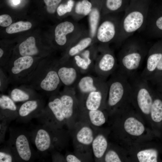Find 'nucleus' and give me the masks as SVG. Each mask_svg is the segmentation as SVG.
<instances>
[{
    "label": "nucleus",
    "instance_id": "f257e3e1",
    "mask_svg": "<svg viewBox=\"0 0 162 162\" xmlns=\"http://www.w3.org/2000/svg\"><path fill=\"white\" fill-rule=\"evenodd\" d=\"M58 62L53 58L42 59L28 79L22 85L49 97L58 94L62 85L57 70Z\"/></svg>",
    "mask_w": 162,
    "mask_h": 162
},
{
    "label": "nucleus",
    "instance_id": "f03ea898",
    "mask_svg": "<svg viewBox=\"0 0 162 162\" xmlns=\"http://www.w3.org/2000/svg\"><path fill=\"white\" fill-rule=\"evenodd\" d=\"M69 130L56 129L42 124L32 132L31 139L38 151L42 153L60 151L68 144Z\"/></svg>",
    "mask_w": 162,
    "mask_h": 162
},
{
    "label": "nucleus",
    "instance_id": "7ed1b4c3",
    "mask_svg": "<svg viewBox=\"0 0 162 162\" xmlns=\"http://www.w3.org/2000/svg\"><path fill=\"white\" fill-rule=\"evenodd\" d=\"M148 51L146 45L140 41L126 42L118 55V69L128 78L136 75Z\"/></svg>",
    "mask_w": 162,
    "mask_h": 162
},
{
    "label": "nucleus",
    "instance_id": "20e7f679",
    "mask_svg": "<svg viewBox=\"0 0 162 162\" xmlns=\"http://www.w3.org/2000/svg\"><path fill=\"white\" fill-rule=\"evenodd\" d=\"M97 128L77 120L69 131L72 139L74 153L82 162L90 161L93 159L92 144Z\"/></svg>",
    "mask_w": 162,
    "mask_h": 162
},
{
    "label": "nucleus",
    "instance_id": "39448f33",
    "mask_svg": "<svg viewBox=\"0 0 162 162\" xmlns=\"http://www.w3.org/2000/svg\"><path fill=\"white\" fill-rule=\"evenodd\" d=\"M41 59L40 57L21 56L10 59L3 68L8 76L10 83L16 86L24 83Z\"/></svg>",
    "mask_w": 162,
    "mask_h": 162
},
{
    "label": "nucleus",
    "instance_id": "423d86ee",
    "mask_svg": "<svg viewBox=\"0 0 162 162\" xmlns=\"http://www.w3.org/2000/svg\"><path fill=\"white\" fill-rule=\"evenodd\" d=\"M107 81L108 90L105 108L115 109L125 96H131L132 88L128 77L118 68Z\"/></svg>",
    "mask_w": 162,
    "mask_h": 162
},
{
    "label": "nucleus",
    "instance_id": "0eeeda50",
    "mask_svg": "<svg viewBox=\"0 0 162 162\" xmlns=\"http://www.w3.org/2000/svg\"><path fill=\"white\" fill-rule=\"evenodd\" d=\"M118 13L101 15L94 38V44L109 45L113 42L116 43L122 19Z\"/></svg>",
    "mask_w": 162,
    "mask_h": 162
},
{
    "label": "nucleus",
    "instance_id": "6e6552de",
    "mask_svg": "<svg viewBox=\"0 0 162 162\" xmlns=\"http://www.w3.org/2000/svg\"><path fill=\"white\" fill-rule=\"evenodd\" d=\"M29 136L22 130L10 131L7 145L11 149L16 161H30L35 158V153L31 144Z\"/></svg>",
    "mask_w": 162,
    "mask_h": 162
},
{
    "label": "nucleus",
    "instance_id": "1a4fd4ad",
    "mask_svg": "<svg viewBox=\"0 0 162 162\" xmlns=\"http://www.w3.org/2000/svg\"><path fill=\"white\" fill-rule=\"evenodd\" d=\"M128 78L132 88L131 95L135 97L138 107L143 113L149 114L154 99L149 83L138 74Z\"/></svg>",
    "mask_w": 162,
    "mask_h": 162
},
{
    "label": "nucleus",
    "instance_id": "9d476101",
    "mask_svg": "<svg viewBox=\"0 0 162 162\" xmlns=\"http://www.w3.org/2000/svg\"><path fill=\"white\" fill-rule=\"evenodd\" d=\"M37 118L42 124L52 128L62 129L66 127L59 93L49 97L47 105Z\"/></svg>",
    "mask_w": 162,
    "mask_h": 162
},
{
    "label": "nucleus",
    "instance_id": "9b49d317",
    "mask_svg": "<svg viewBox=\"0 0 162 162\" xmlns=\"http://www.w3.org/2000/svg\"><path fill=\"white\" fill-rule=\"evenodd\" d=\"M74 89L78 103L86 97L107 93L108 90L106 80L89 74L81 76Z\"/></svg>",
    "mask_w": 162,
    "mask_h": 162
},
{
    "label": "nucleus",
    "instance_id": "f8f14e48",
    "mask_svg": "<svg viewBox=\"0 0 162 162\" xmlns=\"http://www.w3.org/2000/svg\"><path fill=\"white\" fill-rule=\"evenodd\" d=\"M98 52L94 65L97 76L104 80L117 68V59L109 45L98 44Z\"/></svg>",
    "mask_w": 162,
    "mask_h": 162
},
{
    "label": "nucleus",
    "instance_id": "ddd939ff",
    "mask_svg": "<svg viewBox=\"0 0 162 162\" xmlns=\"http://www.w3.org/2000/svg\"><path fill=\"white\" fill-rule=\"evenodd\" d=\"M77 21H66L58 24L54 30L55 40L58 48L65 50L85 30Z\"/></svg>",
    "mask_w": 162,
    "mask_h": 162
},
{
    "label": "nucleus",
    "instance_id": "4468645a",
    "mask_svg": "<svg viewBox=\"0 0 162 162\" xmlns=\"http://www.w3.org/2000/svg\"><path fill=\"white\" fill-rule=\"evenodd\" d=\"M62 104V112L69 131L77 120L79 112L78 102L74 89L64 87L59 92Z\"/></svg>",
    "mask_w": 162,
    "mask_h": 162
},
{
    "label": "nucleus",
    "instance_id": "2eb2a0df",
    "mask_svg": "<svg viewBox=\"0 0 162 162\" xmlns=\"http://www.w3.org/2000/svg\"><path fill=\"white\" fill-rule=\"evenodd\" d=\"M98 52V44H94L70 59L81 74H88L94 72Z\"/></svg>",
    "mask_w": 162,
    "mask_h": 162
},
{
    "label": "nucleus",
    "instance_id": "dca6fc26",
    "mask_svg": "<svg viewBox=\"0 0 162 162\" xmlns=\"http://www.w3.org/2000/svg\"><path fill=\"white\" fill-rule=\"evenodd\" d=\"M57 70L62 85L74 89L81 74L72 60L61 62L58 60Z\"/></svg>",
    "mask_w": 162,
    "mask_h": 162
},
{
    "label": "nucleus",
    "instance_id": "f3484780",
    "mask_svg": "<svg viewBox=\"0 0 162 162\" xmlns=\"http://www.w3.org/2000/svg\"><path fill=\"white\" fill-rule=\"evenodd\" d=\"M45 104L41 97L23 102L18 107L17 120L26 123L34 118H37L44 110Z\"/></svg>",
    "mask_w": 162,
    "mask_h": 162
},
{
    "label": "nucleus",
    "instance_id": "a211bd4d",
    "mask_svg": "<svg viewBox=\"0 0 162 162\" xmlns=\"http://www.w3.org/2000/svg\"><path fill=\"white\" fill-rule=\"evenodd\" d=\"M95 44L88 30L84 32L75 39L66 49L63 56L59 61H64L71 59L91 45Z\"/></svg>",
    "mask_w": 162,
    "mask_h": 162
},
{
    "label": "nucleus",
    "instance_id": "6ab92c4d",
    "mask_svg": "<svg viewBox=\"0 0 162 162\" xmlns=\"http://www.w3.org/2000/svg\"><path fill=\"white\" fill-rule=\"evenodd\" d=\"M18 107L10 97L1 94L0 96V119L8 122L17 118Z\"/></svg>",
    "mask_w": 162,
    "mask_h": 162
},
{
    "label": "nucleus",
    "instance_id": "aec40b11",
    "mask_svg": "<svg viewBox=\"0 0 162 162\" xmlns=\"http://www.w3.org/2000/svg\"><path fill=\"white\" fill-rule=\"evenodd\" d=\"M104 110H79L77 120L85 122L92 127L100 128L106 122Z\"/></svg>",
    "mask_w": 162,
    "mask_h": 162
},
{
    "label": "nucleus",
    "instance_id": "412c9836",
    "mask_svg": "<svg viewBox=\"0 0 162 162\" xmlns=\"http://www.w3.org/2000/svg\"><path fill=\"white\" fill-rule=\"evenodd\" d=\"M108 146V142L106 136L101 132L100 128H97L92 144V155L94 161H101Z\"/></svg>",
    "mask_w": 162,
    "mask_h": 162
},
{
    "label": "nucleus",
    "instance_id": "4be33fe9",
    "mask_svg": "<svg viewBox=\"0 0 162 162\" xmlns=\"http://www.w3.org/2000/svg\"><path fill=\"white\" fill-rule=\"evenodd\" d=\"M10 97L15 102H24L41 96L36 91L23 85L12 89L10 93Z\"/></svg>",
    "mask_w": 162,
    "mask_h": 162
},
{
    "label": "nucleus",
    "instance_id": "5701e85b",
    "mask_svg": "<svg viewBox=\"0 0 162 162\" xmlns=\"http://www.w3.org/2000/svg\"><path fill=\"white\" fill-rule=\"evenodd\" d=\"M17 49L18 54L21 56L36 57L40 55L41 52L35 38L32 36L29 37L20 43Z\"/></svg>",
    "mask_w": 162,
    "mask_h": 162
},
{
    "label": "nucleus",
    "instance_id": "b1692460",
    "mask_svg": "<svg viewBox=\"0 0 162 162\" xmlns=\"http://www.w3.org/2000/svg\"><path fill=\"white\" fill-rule=\"evenodd\" d=\"M92 7V3L88 0L79 1L74 5L70 14L73 20L77 21L88 16Z\"/></svg>",
    "mask_w": 162,
    "mask_h": 162
},
{
    "label": "nucleus",
    "instance_id": "393cba45",
    "mask_svg": "<svg viewBox=\"0 0 162 162\" xmlns=\"http://www.w3.org/2000/svg\"><path fill=\"white\" fill-rule=\"evenodd\" d=\"M125 130L130 134L139 136L143 133L145 130L143 124L135 118L131 117L125 121L124 124Z\"/></svg>",
    "mask_w": 162,
    "mask_h": 162
},
{
    "label": "nucleus",
    "instance_id": "a878e982",
    "mask_svg": "<svg viewBox=\"0 0 162 162\" xmlns=\"http://www.w3.org/2000/svg\"><path fill=\"white\" fill-rule=\"evenodd\" d=\"M158 151L156 148L145 149L139 152L137 156L140 162L158 161Z\"/></svg>",
    "mask_w": 162,
    "mask_h": 162
},
{
    "label": "nucleus",
    "instance_id": "bb28decb",
    "mask_svg": "<svg viewBox=\"0 0 162 162\" xmlns=\"http://www.w3.org/2000/svg\"><path fill=\"white\" fill-rule=\"evenodd\" d=\"M150 114L152 121L157 123L162 122V99L157 97L153 99Z\"/></svg>",
    "mask_w": 162,
    "mask_h": 162
},
{
    "label": "nucleus",
    "instance_id": "cd10ccee",
    "mask_svg": "<svg viewBox=\"0 0 162 162\" xmlns=\"http://www.w3.org/2000/svg\"><path fill=\"white\" fill-rule=\"evenodd\" d=\"M123 0H106L104 8L102 9L101 15L117 13L120 10Z\"/></svg>",
    "mask_w": 162,
    "mask_h": 162
},
{
    "label": "nucleus",
    "instance_id": "c85d7f7f",
    "mask_svg": "<svg viewBox=\"0 0 162 162\" xmlns=\"http://www.w3.org/2000/svg\"><path fill=\"white\" fill-rule=\"evenodd\" d=\"M32 26V23L29 22L22 21L17 22L11 24L6 29L7 33L12 34L27 30Z\"/></svg>",
    "mask_w": 162,
    "mask_h": 162
},
{
    "label": "nucleus",
    "instance_id": "c756f323",
    "mask_svg": "<svg viewBox=\"0 0 162 162\" xmlns=\"http://www.w3.org/2000/svg\"><path fill=\"white\" fill-rule=\"evenodd\" d=\"M75 5L74 0H68L66 3L60 4L58 7L56 12L58 16H61L67 14L71 13Z\"/></svg>",
    "mask_w": 162,
    "mask_h": 162
},
{
    "label": "nucleus",
    "instance_id": "7c9ffc66",
    "mask_svg": "<svg viewBox=\"0 0 162 162\" xmlns=\"http://www.w3.org/2000/svg\"><path fill=\"white\" fill-rule=\"evenodd\" d=\"M16 161L15 158L11 149L7 145L0 151V162Z\"/></svg>",
    "mask_w": 162,
    "mask_h": 162
},
{
    "label": "nucleus",
    "instance_id": "2f4dec72",
    "mask_svg": "<svg viewBox=\"0 0 162 162\" xmlns=\"http://www.w3.org/2000/svg\"><path fill=\"white\" fill-rule=\"evenodd\" d=\"M10 83L8 76L2 67L0 68V90L4 92L8 88Z\"/></svg>",
    "mask_w": 162,
    "mask_h": 162
},
{
    "label": "nucleus",
    "instance_id": "473e14b6",
    "mask_svg": "<svg viewBox=\"0 0 162 162\" xmlns=\"http://www.w3.org/2000/svg\"><path fill=\"white\" fill-rule=\"evenodd\" d=\"M46 6V9L49 14H53L56 11L57 8L62 0H44Z\"/></svg>",
    "mask_w": 162,
    "mask_h": 162
},
{
    "label": "nucleus",
    "instance_id": "72a5a7b5",
    "mask_svg": "<svg viewBox=\"0 0 162 162\" xmlns=\"http://www.w3.org/2000/svg\"><path fill=\"white\" fill-rule=\"evenodd\" d=\"M106 162H121V160L117 152L110 150L105 153L103 158Z\"/></svg>",
    "mask_w": 162,
    "mask_h": 162
},
{
    "label": "nucleus",
    "instance_id": "f704fd0d",
    "mask_svg": "<svg viewBox=\"0 0 162 162\" xmlns=\"http://www.w3.org/2000/svg\"><path fill=\"white\" fill-rule=\"evenodd\" d=\"M11 17L8 15L4 14L0 16V25L2 27H7L12 23Z\"/></svg>",
    "mask_w": 162,
    "mask_h": 162
},
{
    "label": "nucleus",
    "instance_id": "c9c22d12",
    "mask_svg": "<svg viewBox=\"0 0 162 162\" xmlns=\"http://www.w3.org/2000/svg\"><path fill=\"white\" fill-rule=\"evenodd\" d=\"M65 162H81V159L74 153L67 154L64 157Z\"/></svg>",
    "mask_w": 162,
    "mask_h": 162
},
{
    "label": "nucleus",
    "instance_id": "e433bc0d",
    "mask_svg": "<svg viewBox=\"0 0 162 162\" xmlns=\"http://www.w3.org/2000/svg\"><path fill=\"white\" fill-rule=\"evenodd\" d=\"M0 121H1L0 123V140L2 141L3 140L4 133L7 128V123L8 122L4 120Z\"/></svg>",
    "mask_w": 162,
    "mask_h": 162
},
{
    "label": "nucleus",
    "instance_id": "4c0bfd02",
    "mask_svg": "<svg viewBox=\"0 0 162 162\" xmlns=\"http://www.w3.org/2000/svg\"><path fill=\"white\" fill-rule=\"evenodd\" d=\"M159 72L162 73V58H161L160 62H159L155 70L154 71V73L152 74V75L150 76H151L153 75L156 74ZM150 77H149V78Z\"/></svg>",
    "mask_w": 162,
    "mask_h": 162
},
{
    "label": "nucleus",
    "instance_id": "58836bf2",
    "mask_svg": "<svg viewBox=\"0 0 162 162\" xmlns=\"http://www.w3.org/2000/svg\"><path fill=\"white\" fill-rule=\"evenodd\" d=\"M156 24L158 28L162 30V16L158 19L156 22Z\"/></svg>",
    "mask_w": 162,
    "mask_h": 162
},
{
    "label": "nucleus",
    "instance_id": "ea45409f",
    "mask_svg": "<svg viewBox=\"0 0 162 162\" xmlns=\"http://www.w3.org/2000/svg\"><path fill=\"white\" fill-rule=\"evenodd\" d=\"M13 2L15 5L17 4L20 2V0H13Z\"/></svg>",
    "mask_w": 162,
    "mask_h": 162
}]
</instances>
